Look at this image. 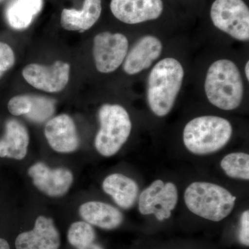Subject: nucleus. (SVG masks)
Instances as JSON below:
<instances>
[{"mask_svg": "<svg viewBox=\"0 0 249 249\" xmlns=\"http://www.w3.org/2000/svg\"><path fill=\"white\" fill-rule=\"evenodd\" d=\"M221 167L227 176L238 179H249V156L244 152L229 154L222 159Z\"/></svg>", "mask_w": 249, "mask_h": 249, "instance_id": "obj_20", "label": "nucleus"}, {"mask_svg": "<svg viewBox=\"0 0 249 249\" xmlns=\"http://www.w3.org/2000/svg\"><path fill=\"white\" fill-rule=\"evenodd\" d=\"M163 50V43L158 37L142 36L129 49L122 65L124 73L135 76L145 71L160 58Z\"/></svg>", "mask_w": 249, "mask_h": 249, "instance_id": "obj_12", "label": "nucleus"}, {"mask_svg": "<svg viewBox=\"0 0 249 249\" xmlns=\"http://www.w3.org/2000/svg\"><path fill=\"white\" fill-rule=\"evenodd\" d=\"M102 11V0H84L81 9H62L60 25L67 31L85 32L96 24Z\"/></svg>", "mask_w": 249, "mask_h": 249, "instance_id": "obj_15", "label": "nucleus"}, {"mask_svg": "<svg viewBox=\"0 0 249 249\" xmlns=\"http://www.w3.org/2000/svg\"><path fill=\"white\" fill-rule=\"evenodd\" d=\"M204 91L209 103L219 109L231 111L240 107L245 88L235 62L224 58L213 62L206 72Z\"/></svg>", "mask_w": 249, "mask_h": 249, "instance_id": "obj_2", "label": "nucleus"}, {"mask_svg": "<svg viewBox=\"0 0 249 249\" xmlns=\"http://www.w3.org/2000/svg\"><path fill=\"white\" fill-rule=\"evenodd\" d=\"M71 70V65L61 60L50 65L33 62L22 69V75L34 89L47 93H58L70 83Z\"/></svg>", "mask_w": 249, "mask_h": 249, "instance_id": "obj_8", "label": "nucleus"}, {"mask_svg": "<svg viewBox=\"0 0 249 249\" xmlns=\"http://www.w3.org/2000/svg\"><path fill=\"white\" fill-rule=\"evenodd\" d=\"M3 1H4V0H0V3L2 2Z\"/></svg>", "mask_w": 249, "mask_h": 249, "instance_id": "obj_29", "label": "nucleus"}, {"mask_svg": "<svg viewBox=\"0 0 249 249\" xmlns=\"http://www.w3.org/2000/svg\"><path fill=\"white\" fill-rule=\"evenodd\" d=\"M16 55L14 49L4 42H0V79L16 65Z\"/></svg>", "mask_w": 249, "mask_h": 249, "instance_id": "obj_24", "label": "nucleus"}, {"mask_svg": "<svg viewBox=\"0 0 249 249\" xmlns=\"http://www.w3.org/2000/svg\"><path fill=\"white\" fill-rule=\"evenodd\" d=\"M210 16L214 27L234 40H249V9L244 0H214Z\"/></svg>", "mask_w": 249, "mask_h": 249, "instance_id": "obj_6", "label": "nucleus"}, {"mask_svg": "<svg viewBox=\"0 0 249 249\" xmlns=\"http://www.w3.org/2000/svg\"><path fill=\"white\" fill-rule=\"evenodd\" d=\"M236 197L226 188L209 182H193L186 188L184 201L196 215L213 222L227 217L235 207Z\"/></svg>", "mask_w": 249, "mask_h": 249, "instance_id": "obj_4", "label": "nucleus"}, {"mask_svg": "<svg viewBox=\"0 0 249 249\" xmlns=\"http://www.w3.org/2000/svg\"><path fill=\"white\" fill-rule=\"evenodd\" d=\"M55 109V104L50 98L34 95L32 109L26 117L33 122L42 124L53 116Z\"/></svg>", "mask_w": 249, "mask_h": 249, "instance_id": "obj_22", "label": "nucleus"}, {"mask_svg": "<svg viewBox=\"0 0 249 249\" xmlns=\"http://www.w3.org/2000/svg\"><path fill=\"white\" fill-rule=\"evenodd\" d=\"M98 117L100 128L95 137V148L103 157L115 155L130 136L129 113L121 105L106 103L100 107Z\"/></svg>", "mask_w": 249, "mask_h": 249, "instance_id": "obj_5", "label": "nucleus"}, {"mask_svg": "<svg viewBox=\"0 0 249 249\" xmlns=\"http://www.w3.org/2000/svg\"><path fill=\"white\" fill-rule=\"evenodd\" d=\"M109 6L118 20L130 25L156 20L164 10L163 0H111Z\"/></svg>", "mask_w": 249, "mask_h": 249, "instance_id": "obj_11", "label": "nucleus"}, {"mask_svg": "<svg viewBox=\"0 0 249 249\" xmlns=\"http://www.w3.org/2000/svg\"><path fill=\"white\" fill-rule=\"evenodd\" d=\"M232 134V124L227 119L217 116H201L192 119L185 126L183 143L195 155H210L225 146Z\"/></svg>", "mask_w": 249, "mask_h": 249, "instance_id": "obj_3", "label": "nucleus"}, {"mask_svg": "<svg viewBox=\"0 0 249 249\" xmlns=\"http://www.w3.org/2000/svg\"><path fill=\"white\" fill-rule=\"evenodd\" d=\"M102 187L105 193L111 196L121 209H130L138 197L139 188L137 183L122 174L109 175L103 181Z\"/></svg>", "mask_w": 249, "mask_h": 249, "instance_id": "obj_18", "label": "nucleus"}, {"mask_svg": "<svg viewBox=\"0 0 249 249\" xmlns=\"http://www.w3.org/2000/svg\"><path fill=\"white\" fill-rule=\"evenodd\" d=\"M79 213L85 222L105 230L115 229L124 222V215L119 210L101 201L84 203L80 206Z\"/></svg>", "mask_w": 249, "mask_h": 249, "instance_id": "obj_17", "label": "nucleus"}, {"mask_svg": "<svg viewBox=\"0 0 249 249\" xmlns=\"http://www.w3.org/2000/svg\"><path fill=\"white\" fill-rule=\"evenodd\" d=\"M80 249H103V248L101 245H98V244L96 243V242H93V243L91 244V245L87 246V247H83V248Z\"/></svg>", "mask_w": 249, "mask_h": 249, "instance_id": "obj_26", "label": "nucleus"}, {"mask_svg": "<svg viewBox=\"0 0 249 249\" xmlns=\"http://www.w3.org/2000/svg\"><path fill=\"white\" fill-rule=\"evenodd\" d=\"M96 233L91 224L86 222H76L70 226L67 240L77 249L83 248L95 242Z\"/></svg>", "mask_w": 249, "mask_h": 249, "instance_id": "obj_21", "label": "nucleus"}, {"mask_svg": "<svg viewBox=\"0 0 249 249\" xmlns=\"http://www.w3.org/2000/svg\"><path fill=\"white\" fill-rule=\"evenodd\" d=\"M34 95L19 94L11 98L8 102L7 108L13 116H27L32 109Z\"/></svg>", "mask_w": 249, "mask_h": 249, "instance_id": "obj_23", "label": "nucleus"}, {"mask_svg": "<svg viewBox=\"0 0 249 249\" xmlns=\"http://www.w3.org/2000/svg\"><path fill=\"white\" fill-rule=\"evenodd\" d=\"M0 249H10L9 243L4 239L0 238Z\"/></svg>", "mask_w": 249, "mask_h": 249, "instance_id": "obj_27", "label": "nucleus"}, {"mask_svg": "<svg viewBox=\"0 0 249 249\" xmlns=\"http://www.w3.org/2000/svg\"><path fill=\"white\" fill-rule=\"evenodd\" d=\"M43 4V0H11L5 10L6 22L15 30H24L40 14Z\"/></svg>", "mask_w": 249, "mask_h": 249, "instance_id": "obj_19", "label": "nucleus"}, {"mask_svg": "<svg viewBox=\"0 0 249 249\" xmlns=\"http://www.w3.org/2000/svg\"><path fill=\"white\" fill-rule=\"evenodd\" d=\"M178 191L172 182L156 180L139 196V210L142 214H154L159 221L170 217L178 201Z\"/></svg>", "mask_w": 249, "mask_h": 249, "instance_id": "obj_9", "label": "nucleus"}, {"mask_svg": "<svg viewBox=\"0 0 249 249\" xmlns=\"http://www.w3.org/2000/svg\"><path fill=\"white\" fill-rule=\"evenodd\" d=\"M239 240L242 245H249V211H245L240 218V227Z\"/></svg>", "mask_w": 249, "mask_h": 249, "instance_id": "obj_25", "label": "nucleus"}, {"mask_svg": "<svg viewBox=\"0 0 249 249\" xmlns=\"http://www.w3.org/2000/svg\"><path fill=\"white\" fill-rule=\"evenodd\" d=\"M129 49V40L124 34L110 31L96 34L92 45V57L96 70L103 74L114 73L122 67Z\"/></svg>", "mask_w": 249, "mask_h": 249, "instance_id": "obj_7", "label": "nucleus"}, {"mask_svg": "<svg viewBox=\"0 0 249 249\" xmlns=\"http://www.w3.org/2000/svg\"><path fill=\"white\" fill-rule=\"evenodd\" d=\"M28 175L34 186L50 197L65 196L73 184V174L70 170L64 168L52 169L42 162L31 165Z\"/></svg>", "mask_w": 249, "mask_h": 249, "instance_id": "obj_10", "label": "nucleus"}, {"mask_svg": "<svg viewBox=\"0 0 249 249\" xmlns=\"http://www.w3.org/2000/svg\"><path fill=\"white\" fill-rule=\"evenodd\" d=\"M184 77V68L177 58L166 57L154 65L147 77L146 98L155 115L163 117L173 109Z\"/></svg>", "mask_w": 249, "mask_h": 249, "instance_id": "obj_1", "label": "nucleus"}, {"mask_svg": "<svg viewBox=\"0 0 249 249\" xmlns=\"http://www.w3.org/2000/svg\"><path fill=\"white\" fill-rule=\"evenodd\" d=\"M249 61H247V63H246L245 67V77H246V78H247V81H249Z\"/></svg>", "mask_w": 249, "mask_h": 249, "instance_id": "obj_28", "label": "nucleus"}, {"mask_svg": "<svg viewBox=\"0 0 249 249\" xmlns=\"http://www.w3.org/2000/svg\"><path fill=\"white\" fill-rule=\"evenodd\" d=\"M60 236L53 219L40 215L34 229L22 232L16 240V249H59Z\"/></svg>", "mask_w": 249, "mask_h": 249, "instance_id": "obj_14", "label": "nucleus"}, {"mask_svg": "<svg viewBox=\"0 0 249 249\" xmlns=\"http://www.w3.org/2000/svg\"><path fill=\"white\" fill-rule=\"evenodd\" d=\"M44 134L49 146L59 153H71L80 146L76 124L68 114L52 116L46 123Z\"/></svg>", "mask_w": 249, "mask_h": 249, "instance_id": "obj_13", "label": "nucleus"}, {"mask_svg": "<svg viewBox=\"0 0 249 249\" xmlns=\"http://www.w3.org/2000/svg\"><path fill=\"white\" fill-rule=\"evenodd\" d=\"M30 137L26 126L16 119L6 123L5 132L0 139V157L22 160L28 152Z\"/></svg>", "mask_w": 249, "mask_h": 249, "instance_id": "obj_16", "label": "nucleus"}]
</instances>
